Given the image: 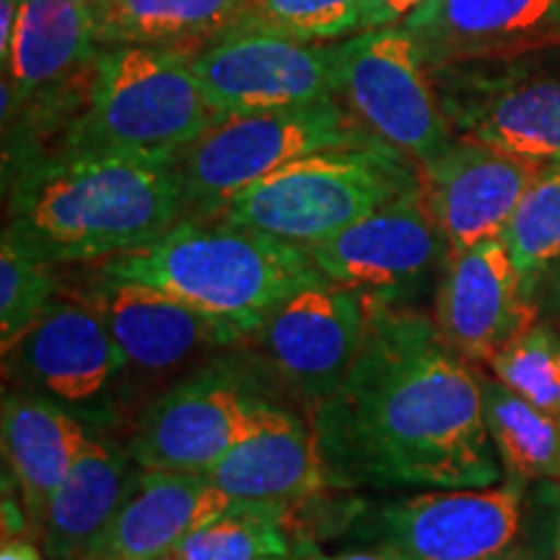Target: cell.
<instances>
[{
	"instance_id": "cell-1",
	"label": "cell",
	"mask_w": 560,
	"mask_h": 560,
	"mask_svg": "<svg viewBox=\"0 0 560 560\" xmlns=\"http://www.w3.org/2000/svg\"><path fill=\"white\" fill-rule=\"evenodd\" d=\"M306 418L330 488L452 490L503 480L478 366L416 306L369 304L359 359Z\"/></svg>"
},
{
	"instance_id": "cell-2",
	"label": "cell",
	"mask_w": 560,
	"mask_h": 560,
	"mask_svg": "<svg viewBox=\"0 0 560 560\" xmlns=\"http://www.w3.org/2000/svg\"><path fill=\"white\" fill-rule=\"evenodd\" d=\"M5 195L3 234L52 268L143 249L190 215L172 156L52 153L9 174Z\"/></svg>"
},
{
	"instance_id": "cell-3",
	"label": "cell",
	"mask_w": 560,
	"mask_h": 560,
	"mask_svg": "<svg viewBox=\"0 0 560 560\" xmlns=\"http://www.w3.org/2000/svg\"><path fill=\"white\" fill-rule=\"evenodd\" d=\"M109 276L170 293L242 342L304 285L325 280L301 244L187 215L149 247L96 265Z\"/></svg>"
},
{
	"instance_id": "cell-4",
	"label": "cell",
	"mask_w": 560,
	"mask_h": 560,
	"mask_svg": "<svg viewBox=\"0 0 560 560\" xmlns=\"http://www.w3.org/2000/svg\"><path fill=\"white\" fill-rule=\"evenodd\" d=\"M363 535L408 560H558L560 482L503 475L486 488L384 501Z\"/></svg>"
},
{
	"instance_id": "cell-5",
	"label": "cell",
	"mask_w": 560,
	"mask_h": 560,
	"mask_svg": "<svg viewBox=\"0 0 560 560\" xmlns=\"http://www.w3.org/2000/svg\"><path fill=\"white\" fill-rule=\"evenodd\" d=\"M219 120L202 94L190 52L145 45L102 47L83 107L52 153L177 159Z\"/></svg>"
},
{
	"instance_id": "cell-6",
	"label": "cell",
	"mask_w": 560,
	"mask_h": 560,
	"mask_svg": "<svg viewBox=\"0 0 560 560\" xmlns=\"http://www.w3.org/2000/svg\"><path fill=\"white\" fill-rule=\"evenodd\" d=\"M420 185L416 161L376 140L291 161L234 195L219 219L310 247Z\"/></svg>"
},
{
	"instance_id": "cell-7",
	"label": "cell",
	"mask_w": 560,
	"mask_h": 560,
	"mask_svg": "<svg viewBox=\"0 0 560 560\" xmlns=\"http://www.w3.org/2000/svg\"><path fill=\"white\" fill-rule=\"evenodd\" d=\"M376 140L340 100H325L221 117L179 153L177 172L190 215L215 219L234 195L291 161Z\"/></svg>"
},
{
	"instance_id": "cell-8",
	"label": "cell",
	"mask_w": 560,
	"mask_h": 560,
	"mask_svg": "<svg viewBox=\"0 0 560 560\" xmlns=\"http://www.w3.org/2000/svg\"><path fill=\"white\" fill-rule=\"evenodd\" d=\"M3 374L5 387L45 397L107 436L140 395L109 327L70 293H58L37 325L5 350Z\"/></svg>"
},
{
	"instance_id": "cell-9",
	"label": "cell",
	"mask_w": 560,
	"mask_h": 560,
	"mask_svg": "<svg viewBox=\"0 0 560 560\" xmlns=\"http://www.w3.org/2000/svg\"><path fill=\"white\" fill-rule=\"evenodd\" d=\"M454 136L506 153L560 156V45L429 68Z\"/></svg>"
},
{
	"instance_id": "cell-10",
	"label": "cell",
	"mask_w": 560,
	"mask_h": 560,
	"mask_svg": "<svg viewBox=\"0 0 560 560\" xmlns=\"http://www.w3.org/2000/svg\"><path fill=\"white\" fill-rule=\"evenodd\" d=\"M265 384L257 366L215 355L145 402L125 441L130 457L143 470L208 472L272 397Z\"/></svg>"
},
{
	"instance_id": "cell-11",
	"label": "cell",
	"mask_w": 560,
	"mask_h": 560,
	"mask_svg": "<svg viewBox=\"0 0 560 560\" xmlns=\"http://www.w3.org/2000/svg\"><path fill=\"white\" fill-rule=\"evenodd\" d=\"M335 75L338 100L350 115L420 170L457 138L405 24L366 30L335 45Z\"/></svg>"
},
{
	"instance_id": "cell-12",
	"label": "cell",
	"mask_w": 560,
	"mask_h": 560,
	"mask_svg": "<svg viewBox=\"0 0 560 560\" xmlns=\"http://www.w3.org/2000/svg\"><path fill=\"white\" fill-rule=\"evenodd\" d=\"M306 252L327 283L359 291L374 306H412L433 280L439 283L450 242L420 185Z\"/></svg>"
},
{
	"instance_id": "cell-13",
	"label": "cell",
	"mask_w": 560,
	"mask_h": 560,
	"mask_svg": "<svg viewBox=\"0 0 560 560\" xmlns=\"http://www.w3.org/2000/svg\"><path fill=\"white\" fill-rule=\"evenodd\" d=\"M83 268V283L68 293L89 304L109 327L138 392L149 384L166 389L200 369L206 355L242 346L234 330L202 317L170 293L138 280L109 276L96 265Z\"/></svg>"
},
{
	"instance_id": "cell-14",
	"label": "cell",
	"mask_w": 560,
	"mask_h": 560,
	"mask_svg": "<svg viewBox=\"0 0 560 560\" xmlns=\"http://www.w3.org/2000/svg\"><path fill=\"white\" fill-rule=\"evenodd\" d=\"M366 325L369 301L359 291L317 280L285 299L244 342L265 374L310 410L346 380Z\"/></svg>"
},
{
	"instance_id": "cell-15",
	"label": "cell",
	"mask_w": 560,
	"mask_h": 560,
	"mask_svg": "<svg viewBox=\"0 0 560 560\" xmlns=\"http://www.w3.org/2000/svg\"><path fill=\"white\" fill-rule=\"evenodd\" d=\"M202 94L219 117L338 100L335 45L240 32L192 55Z\"/></svg>"
},
{
	"instance_id": "cell-16",
	"label": "cell",
	"mask_w": 560,
	"mask_h": 560,
	"mask_svg": "<svg viewBox=\"0 0 560 560\" xmlns=\"http://www.w3.org/2000/svg\"><path fill=\"white\" fill-rule=\"evenodd\" d=\"M439 332L465 361L493 355L542 319L503 236L450 252L436 283Z\"/></svg>"
},
{
	"instance_id": "cell-17",
	"label": "cell",
	"mask_w": 560,
	"mask_h": 560,
	"mask_svg": "<svg viewBox=\"0 0 560 560\" xmlns=\"http://www.w3.org/2000/svg\"><path fill=\"white\" fill-rule=\"evenodd\" d=\"M540 166L542 161L459 136L425 164V206L450 242V252L503 236Z\"/></svg>"
},
{
	"instance_id": "cell-18",
	"label": "cell",
	"mask_w": 560,
	"mask_h": 560,
	"mask_svg": "<svg viewBox=\"0 0 560 560\" xmlns=\"http://www.w3.org/2000/svg\"><path fill=\"white\" fill-rule=\"evenodd\" d=\"M425 70L560 45V0H425L405 19Z\"/></svg>"
},
{
	"instance_id": "cell-19",
	"label": "cell",
	"mask_w": 560,
	"mask_h": 560,
	"mask_svg": "<svg viewBox=\"0 0 560 560\" xmlns=\"http://www.w3.org/2000/svg\"><path fill=\"white\" fill-rule=\"evenodd\" d=\"M206 475L231 501L285 509L330 488L310 418L301 420L272 397L260 405L249 431Z\"/></svg>"
},
{
	"instance_id": "cell-20",
	"label": "cell",
	"mask_w": 560,
	"mask_h": 560,
	"mask_svg": "<svg viewBox=\"0 0 560 560\" xmlns=\"http://www.w3.org/2000/svg\"><path fill=\"white\" fill-rule=\"evenodd\" d=\"M102 52L94 11L73 0H24L3 55V117L19 104L81 89Z\"/></svg>"
},
{
	"instance_id": "cell-21",
	"label": "cell",
	"mask_w": 560,
	"mask_h": 560,
	"mask_svg": "<svg viewBox=\"0 0 560 560\" xmlns=\"http://www.w3.org/2000/svg\"><path fill=\"white\" fill-rule=\"evenodd\" d=\"M206 472L140 470V478L109 529L79 560H161L231 506Z\"/></svg>"
},
{
	"instance_id": "cell-22",
	"label": "cell",
	"mask_w": 560,
	"mask_h": 560,
	"mask_svg": "<svg viewBox=\"0 0 560 560\" xmlns=\"http://www.w3.org/2000/svg\"><path fill=\"white\" fill-rule=\"evenodd\" d=\"M91 436L94 431L89 425L45 397L16 387L3 389V402H0L3 459L30 514L32 540H42L52 493L73 470Z\"/></svg>"
},
{
	"instance_id": "cell-23",
	"label": "cell",
	"mask_w": 560,
	"mask_h": 560,
	"mask_svg": "<svg viewBox=\"0 0 560 560\" xmlns=\"http://www.w3.org/2000/svg\"><path fill=\"white\" fill-rule=\"evenodd\" d=\"M140 470L125 441L94 433L47 506L39 540L47 560L86 556L130 499Z\"/></svg>"
},
{
	"instance_id": "cell-24",
	"label": "cell",
	"mask_w": 560,
	"mask_h": 560,
	"mask_svg": "<svg viewBox=\"0 0 560 560\" xmlns=\"http://www.w3.org/2000/svg\"><path fill=\"white\" fill-rule=\"evenodd\" d=\"M249 0H96L102 47L145 45L195 55L236 30Z\"/></svg>"
},
{
	"instance_id": "cell-25",
	"label": "cell",
	"mask_w": 560,
	"mask_h": 560,
	"mask_svg": "<svg viewBox=\"0 0 560 560\" xmlns=\"http://www.w3.org/2000/svg\"><path fill=\"white\" fill-rule=\"evenodd\" d=\"M478 376L486 423L503 475L560 482V416L524 400L480 366Z\"/></svg>"
},
{
	"instance_id": "cell-26",
	"label": "cell",
	"mask_w": 560,
	"mask_h": 560,
	"mask_svg": "<svg viewBox=\"0 0 560 560\" xmlns=\"http://www.w3.org/2000/svg\"><path fill=\"white\" fill-rule=\"evenodd\" d=\"M312 550L293 529V509L234 501L221 516L187 535L174 550L179 560H262Z\"/></svg>"
},
{
	"instance_id": "cell-27",
	"label": "cell",
	"mask_w": 560,
	"mask_h": 560,
	"mask_svg": "<svg viewBox=\"0 0 560 560\" xmlns=\"http://www.w3.org/2000/svg\"><path fill=\"white\" fill-rule=\"evenodd\" d=\"M503 242L522 272L524 289L535 299L542 272L560 257V156L542 161L503 231Z\"/></svg>"
},
{
	"instance_id": "cell-28",
	"label": "cell",
	"mask_w": 560,
	"mask_h": 560,
	"mask_svg": "<svg viewBox=\"0 0 560 560\" xmlns=\"http://www.w3.org/2000/svg\"><path fill=\"white\" fill-rule=\"evenodd\" d=\"M52 265L37 260L11 236L0 242V348L3 353L24 338L58 299Z\"/></svg>"
},
{
	"instance_id": "cell-29",
	"label": "cell",
	"mask_w": 560,
	"mask_h": 560,
	"mask_svg": "<svg viewBox=\"0 0 560 560\" xmlns=\"http://www.w3.org/2000/svg\"><path fill=\"white\" fill-rule=\"evenodd\" d=\"M488 366L524 400L560 416V327L540 319L499 350Z\"/></svg>"
},
{
	"instance_id": "cell-30",
	"label": "cell",
	"mask_w": 560,
	"mask_h": 560,
	"mask_svg": "<svg viewBox=\"0 0 560 560\" xmlns=\"http://www.w3.org/2000/svg\"><path fill=\"white\" fill-rule=\"evenodd\" d=\"M361 11L363 0H249L231 34L265 32L301 42L338 39L359 30Z\"/></svg>"
},
{
	"instance_id": "cell-31",
	"label": "cell",
	"mask_w": 560,
	"mask_h": 560,
	"mask_svg": "<svg viewBox=\"0 0 560 560\" xmlns=\"http://www.w3.org/2000/svg\"><path fill=\"white\" fill-rule=\"evenodd\" d=\"M423 3L425 0H363L359 32L380 30V26H392L395 21L408 19L410 13Z\"/></svg>"
},
{
	"instance_id": "cell-32",
	"label": "cell",
	"mask_w": 560,
	"mask_h": 560,
	"mask_svg": "<svg viewBox=\"0 0 560 560\" xmlns=\"http://www.w3.org/2000/svg\"><path fill=\"white\" fill-rule=\"evenodd\" d=\"M535 301L545 319H560V257L542 272L540 283L535 289Z\"/></svg>"
},
{
	"instance_id": "cell-33",
	"label": "cell",
	"mask_w": 560,
	"mask_h": 560,
	"mask_svg": "<svg viewBox=\"0 0 560 560\" xmlns=\"http://www.w3.org/2000/svg\"><path fill=\"white\" fill-rule=\"evenodd\" d=\"M304 560H408L402 558L400 552L392 548H384V545H371V548H359V550H342L332 552V556H322V552H312Z\"/></svg>"
},
{
	"instance_id": "cell-34",
	"label": "cell",
	"mask_w": 560,
	"mask_h": 560,
	"mask_svg": "<svg viewBox=\"0 0 560 560\" xmlns=\"http://www.w3.org/2000/svg\"><path fill=\"white\" fill-rule=\"evenodd\" d=\"M45 550H39L37 540L32 537H13V540H3L0 548V560H45L42 556Z\"/></svg>"
},
{
	"instance_id": "cell-35",
	"label": "cell",
	"mask_w": 560,
	"mask_h": 560,
	"mask_svg": "<svg viewBox=\"0 0 560 560\" xmlns=\"http://www.w3.org/2000/svg\"><path fill=\"white\" fill-rule=\"evenodd\" d=\"M314 550H301V552H291V556H270V558H262V560H304L306 556H312Z\"/></svg>"
},
{
	"instance_id": "cell-36",
	"label": "cell",
	"mask_w": 560,
	"mask_h": 560,
	"mask_svg": "<svg viewBox=\"0 0 560 560\" xmlns=\"http://www.w3.org/2000/svg\"><path fill=\"white\" fill-rule=\"evenodd\" d=\"M73 3H86V5H91V3H96V0H73Z\"/></svg>"
},
{
	"instance_id": "cell-37",
	"label": "cell",
	"mask_w": 560,
	"mask_h": 560,
	"mask_svg": "<svg viewBox=\"0 0 560 560\" xmlns=\"http://www.w3.org/2000/svg\"><path fill=\"white\" fill-rule=\"evenodd\" d=\"M161 560H179V558H174V556H170V558H161Z\"/></svg>"
},
{
	"instance_id": "cell-38",
	"label": "cell",
	"mask_w": 560,
	"mask_h": 560,
	"mask_svg": "<svg viewBox=\"0 0 560 560\" xmlns=\"http://www.w3.org/2000/svg\"><path fill=\"white\" fill-rule=\"evenodd\" d=\"M558 327H560V319H558Z\"/></svg>"
},
{
	"instance_id": "cell-39",
	"label": "cell",
	"mask_w": 560,
	"mask_h": 560,
	"mask_svg": "<svg viewBox=\"0 0 560 560\" xmlns=\"http://www.w3.org/2000/svg\"><path fill=\"white\" fill-rule=\"evenodd\" d=\"M558 560H560V558H558Z\"/></svg>"
}]
</instances>
